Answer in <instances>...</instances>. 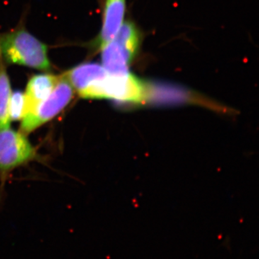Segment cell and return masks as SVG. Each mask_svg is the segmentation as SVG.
Instances as JSON below:
<instances>
[{
    "instance_id": "11",
    "label": "cell",
    "mask_w": 259,
    "mask_h": 259,
    "mask_svg": "<svg viewBox=\"0 0 259 259\" xmlns=\"http://www.w3.org/2000/svg\"><path fill=\"white\" fill-rule=\"evenodd\" d=\"M25 108L23 93L15 92L11 95L10 103V120H18L23 118Z\"/></svg>"
},
{
    "instance_id": "4",
    "label": "cell",
    "mask_w": 259,
    "mask_h": 259,
    "mask_svg": "<svg viewBox=\"0 0 259 259\" xmlns=\"http://www.w3.org/2000/svg\"><path fill=\"white\" fill-rule=\"evenodd\" d=\"M35 150L23 134L10 128L0 131V170L8 171L30 161Z\"/></svg>"
},
{
    "instance_id": "2",
    "label": "cell",
    "mask_w": 259,
    "mask_h": 259,
    "mask_svg": "<svg viewBox=\"0 0 259 259\" xmlns=\"http://www.w3.org/2000/svg\"><path fill=\"white\" fill-rule=\"evenodd\" d=\"M0 55L10 64L44 71L51 69L47 46L25 30L2 35Z\"/></svg>"
},
{
    "instance_id": "6",
    "label": "cell",
    "mask_w": 259,
    "mask_h": 259,
    "mask_svg": "<svg viewBox=\"0 0 259 259\" xmlns=\"http://www.w3.org/2000/svg\"><path fill=\"white\" fill-rule=\"evenodd\" d=\"M59 79L60 76L54 75L38 74L32 76L29 80L26 91L24 95V116L35 110L39 104L51 95L59 82Z\"/></svg>"
},
{
    "instance_id": "1",
    "label": "cell",
    "mask_w": 259,
    "mask_h": 259,
    "mask_svg": "<svg viewBox=\"0 0 259 259\" xmlns=\"http://www.w3.org/2000/svg\"><path fill=\"white\" fill-rule=\"evenodd\" d=\"M151 86L134 75L107 74L83 92L80 97L86 99H112L129 104L143 103L153 96Z\"/></svg>"
},
{
    "instance_id": "10",
    "label": "cell",
    "mask_w": 259,
    "mask_h": 259,
    "mask_svg": "<svg viewBox=\"0 0 259 259\" xmlns=\"http://www.w3.org/2000/svg\"><path fill=\"white\" fill-rule=\"evenodd\" d=\"M125 51L127 57L132 61L139 49V35L137 28L133 23L122 24L115 38Z\"/></svg>"
},
{
    "instance_id": "9",
    "label": "cell",
    "mask_w": 259,
    "mask_h": 259,
    "mask_svg": "<svg viewBox=\"0 0 259 259\" xmlns=\"http://www.w3.org/2000/svg\"><path fill=\"white\" fill-rule=\"evenodd\" d=\"M11 87L3 61L0 63V131L10 128V103Z\"/></svg>"
},
{
    "instance_id": "5",
    "label": "cell",
    "mask_w": 259,
    "mask_h": 259,
    "mask_svg": "<svg viewBox=\"0 0 259 259\" xmlns=\"http://www.w3.org/2000/svg\"><path fill=\"white\" fill-rule=\"evenodd\" d=\"M125 0H106L104 9L103 24L97 46L102 49L118 33L123 22Z\"/></svg>"
},
{
    "instance_id": "7",
    "label": "cell",
    "mask_w": 259,
    "mask_h": 259,
    "mask_svg": "<svg viewBox=\"0 0 259 259\" xmlns=\"http://www.w3.org/2000/svg\"><path fill=\"white\" fill-rule=\"evenodd\" d=\"M107 74L108 72L101 65L87 63L73 68L63 75L80 95L94 82Z\"/></svg>"
},
{
    "instance_id": "8",
    "label": "cell",
    "mask_w": 259,
    "mask_h": 259,
    "mask_svg": "<svg viewBox=\"0 0 259 259\" xmlns=\"http://www.w3.org/2000/svg\"><path fill=\"white\" fill-rule=\"evenodd\" d=\"M102 49V64L109 74L123 75L129 73L128 65L131 61L115 39H113Z\"/></svg>"
},
{
    "instance_id": "3",
    "label": "cell",
    "mask_w": 259,
    "mask_h": 259,
    "mask_svg": "<svg viewBox=\"0 0 259 259\" xmlns=\"http://www.w3.org/2000/svg\"><path fill=\"white\" fill-rule=\"evenodd\" d=\"M73 95L72 87L62 75L51 95L35 110L24 116L20 129L24 134H29L49 122L69 105Z\"/></svg>"
}]
</instances>
